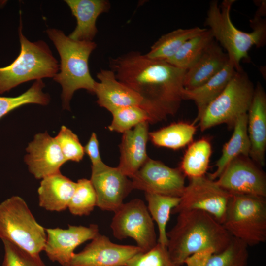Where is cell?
Returning a JSON list of instances; mask_svg holds the SVG:
<instances>
[{
    "instance_id": "cell-1",
    "label": "cell",
    "mask_w": 266,
    "mask_h": 266,
    "mask_svg": "<svg viewBox=\"0 0 266 266\" xmlns=\"http://www.w3.org/2000/svg\"><path fill=\"white\" fill-rule=\"evenodd\" d=\"M110 69L116 78L138 94L152 123L166 119L178 110L183 99L186 70L166 61L132 51L111 58Z\"/></svg>"
},
{
    "instance_id": "cell-2",
    "label": "cell",
    "mask_w": 266,
    "mask_h": 266,
    "mask_svg": "<svg viewBox=\"0 0 266 266\" xmlns=\"http://www.w3.org/2000/svg\"><path fill=\"white\" fill-rule=\"evenodd\" d=\"M175 225L166 233L170 257L182 266L192 254L205 250L222 252L233 237L222 224L209 214L200 210L179 212Z\"/></svg>"
},
{
    "instance_id": "cell-3",
    "label": "cell",
    "mask_w": 266,
    "mask_h": 266,
    "mask_svg": "<svg viewBox=\"0 0 266 266\" xmlns=\"http://www.w3.org/2000/svg\"><path fill=\"white\" fill-rule=\"evenodd\" d=\"M46 33L61 59L60 71L53 79L62 86L63 108L69 110L70 101L76 90L85 89L94 94L96 81L91 75L88 61L97 44L94 41L72 39L58 29H48Z\"/></svg>"
},
{
    "instance_id": "cell-4",
    "label": "cell",
    "mask_w": 266,
    "mask_h": 266,
    "mask_svg": "<svg viewBox=\"0 0 266 266\" xmlns=\"http://www.w3.org/2000/svg\"><path fill=\"white\" fill-rule=\"evenodd\" d=\"M235 0H225L219 6L216 0L211 1L207 14L206 24L214 38L226 50L229 59L236 71L242 69L240 62L248 59V52L253 46L264 45L266 37V22L256 15L251 22L253 31L246 33L238 29L233 23L230 11Z\"/></svg>"
},
{
    "instance_id": "cell-5",
    "label": "cell",
    "mask_w": 266,
    "mask_h": 266,
    "mask_svg": "<svg viewBox=\"0 0 266 266\" xmlns=\"http://www.w3.org/2000/svg\"><path fill=\"white\" fill-rule=\"evenodd\" d=\"M18 30L20 52L11 64L0 67V94L29 81L53 78L59 70L58 62L46 42H33L23 35L21 18Z\"/></svg>"
},
{
    "instance_id": "cell-6",
    "label": "cell",
    "mask_w": 266,
    "mask_h": 266,
    "mask_svg": "<svg viewBox=\"0 0 266 266\" xmlns=\"http://www.w3.org/2000/svg\"><path fill=\"white\" fill-rule=\"evenodd\" d=\"M47 234L32 213L26 201L18 196L0 203V238L28 253L40 256Z\"/></svg>"
},
{
    "instance_id": "cell-7",
    "label": "cell",
    "mask_w": 266,
    "mask_h": 266,
    "mask_svg": "<svg viewBox=\"0 0 266 266\" xmlns=\"http://www.w3.org/2000/svg\"><path fill=\"white\" fill-rule=\"evenodd\" d=\"M231 235L248 247L266 241V198L232 195L222 223Z\"/></svg>"
},
{
    "instance_id": "cell-8",
    "label": "cell",
    "mask_w": 266,
    "mask_h": 266,
    "mask_svg": "<svg viewBox=\"0 0 266 266\" xmlns=\"http://www.w3.org/2000/svg\"><path fill=\"white\" fill-rule=\"evenodd\" d=\"M254 89L242 69L236 71L223 91L204 111L199 121L200 130L222 124L233 128L237 118L248 113Z\"/></svg>"
},
{
    "instance_id": "cell-9",
    "label": "cell",
    "mask_w": 266,
    "mask_h": 266,
    "mask_svg": "<svg viewBox=\"0 0 266 266\" xmlns=\"http://www.w3.org/2000/svg\"><path fill=\"white\" fill-rule=\"evenodd\" d=\"M110 227L115 238H132L143 252L158 243L153 220L147 205L140 199L123 203L114 212Z\"/></svg>"
},
{
    "instance_id": "cell-10",
    "label": "cell",
    "mask_w": 266,
    "mask_h": 266,
    "mask_svg": "<svg viewBox=\"0 0 266 266\" xmlns=\"http://www.w3.org/2000/svg\"><path fill=\"white\" fill-rule=\"evenodd\" d=\"M232 194L217 184L215 180L203 176L190 178L180 197L178 205L171 211L176 214L183 211L205 212L222 224Z\"/></svg>"
},
{
    "instance_id": "cell-11",
    "label": "cell",
    "mask_w": 266,
    "mask_h": 266,
    "mask_svg": "<svg viewBox=\"0 0 266 266\" xmlns=\"http://www.w3.org/2000/svg\"><path fill=\"white\" fill-rule=\"evenodd\" d=\"M215 180L232 195L266 198L265 173L249 156H240L233 159Z\"/></svg>"
},
{
    "instance_id": "cell-12",
    "label": "cell",
    "mask_w": 266,
    "mask_h": 266,
    "mask_svg": "<svg viewBox=\"0 0 266 266\" xmlns=\"http://www.w3.org/2000/svg\"><path fill=\"white\" fill-rule=\"evenodd\" d=\"M185 178L180 167L172 168L148 158L131 178V181L133 189L181 197L186 186Z\"/></svg>"
},
{
    "instance_id": "cell-13",
    "label": "cell",
    "mask_w": 266,
    "mask_h": 266,
    "mask_svg": "<svg viewBox=\"0 0 266 266\" xmlns=\"http://www.w3.org/2000/svg\"><path fill=\"white\" fill-rule=\"evenodd\" d=\"M90 179L97 196V206L104 211L115 212L133 190L131 180L118 168L103 163L91 166Z\"/></svg>"
},
{
    "instance_id": "cell-14",
    "label": "cell",
    "mask_w": 266,
    "mask_h": 266,
    "mask_svg": "<svg viewBox=\"0 0 266 266\" xmlns=\"http://www.w3.org/2000/svg\"><path fill=\"white\" fill-rule=\"evenodd\" d=\"M143 252L137 246L113 243L100 233L80 252L74 253L69 266H122Z\"/></svg>"
},
{
    "instance_id": "cell-15",
    "label": "cell",
    "mask_w": 266,
    "mask_h": 266,
    "mask_svg": "<svg viewBox=\"0 0 266 266\" xmlns=\"http://www.w3.org/2000/svg\"><path fill=\"white\" fill-rule=\"evenodd\" d=\"M47 234L44 248L48 258L62 266H69L75 249L80 245L93 239L99 233L98 226L68 225L67 229H45Z\"/></svg>"
},
{
    "instance_id": "cell-16",
    "label": "cell",
    "mask_w": 266,
    "mask_h": 266,
    "mask_svg": "<svg viewBox=\"0 0 266 266\" xmlns=\"http://www.w3.org/2000/svg\"><path fill=\"white\" fill-rule=\"evenodd\" d=\"M26 150L25 162L30 172L38 179L60 172L66 162L55 137L47 132L35 134Z\"/></svg>"
},
{
    "instance_id": "cell-17",
    "label": "cell",
    "mask_w": 266,
    "mask_h": 266,
    "mask_svg": "<svg viewBox=\"0 0 266 266\" xmlns=\"http://www.w3.org/2000/svg\"><path fill=\"white\" fill-rule=\"evenodd\" d=\"M97 77L100 81H96L94 94L97 96L99 106L111 113L129 106H139L143 108L141 97L119 81L110 69H101Z\"/></svg>"
},
{
    "instance_id": "cell-18",
    "label": "cell",
    "mask_w": 266,
    "mask_h": 266,
    "mask_svg": "<svg viewBox=\"0 0 266 266\" xmlns=\"http://www.w3.org/2000/svg\"><path fill=\"white\" fill-rule=\"evenodd\" d=\"M247 132L250 142L249 157L263 166L266 149V95L260 83L254 89L247 113Z\"/></svg>"
},
{
    "instance_id": "cell-19",
    "label": "cell",
    "mask_w": 266,
    "mask_h": 266,
    "mask_svg": "<svg viewBox=\"0 0 266 266\" xmlns=\"http://www.w3.org/2000/svg\"><path fill=\"white\" fill-rule=\"evenodd\" d=\"M148 124V122H142L123 133L117 167L128 178H131L149 158L146 151Z\"/></svg>"
},
{
    "instance_id": "cell-20",
    "label": "cell",
    "mask_w": 266,
    "mask_h": 266,
    "mask_svg": "<svg viewBox=\"0 0 266 266\" xmlns=\"http://www.w3.org/2000/svg\"><path fill=\"white\" fill-rule=\"evenodd\" d=\"M65 2L77 20L76 26L68 37L75 40L93 41L98 32L97 20L100 14L109 11V1L106 0H66Z\"/></svg>"
},
{
    "instance_id": "cell-21",
    "label": "cell",
    "mask_w": 266,
    "mask_h": 266,
    "mask_svg": "<svg viewBox=\"0 0 266 266\" xmlns=\"http://www.w3.org/2000/svg\"><path fill=\"white\" fill-rule=\"evenodd\" d=\"M229 57L214 40L185 72L183 87L187 90L197 88L219 72L229 61Z\"/></svg>"
},
{
    "instance_id": "cell-22",
    "label": "cell",
    "mask_w": 266,
    "mask_h": 266,
    "mask_svg": "<svg viewBox=\"0 0 266 266\" xmlns=\"http://www.w3.org/2000/svg\"><path fill=\"white\" fill-rule=\"evenodd\" d=\"M76 184L60 172L43 178L38 189L39 205L50 211L66 210L74 193Z\"/></svg>"
},
{
    "instance_id": "cell-23",
    "label": "cell",
    "mask_w": 266,
    "mask_h": 266,
    "mask_svg": "<svg viewBox=\"0 0 266 266\" xmlns=\"http://www.w3.org/2000/svg\"><path fill=\"white\" fill-rule=\"evenodd\" d=\"M233 62L229 61L216 75L202 85L191 90L184 89L183 100L194 102L197 108L196 121H199L207 106L223 91L236 71Z\"/></svg>"
},
{
    "instance_id": "cell-24",
    "label": "cell",
    "mask_w": 266,
    "mask_h": 266,
    "mask_svg": "<svg viewBox=\"0 0 266 266\" xmlns=\"http://www.w3.org/2000/svg\"><path fill=\"white\" fill-rule=\"evenodd\" d=\"M233 129L231 137L224 145L222 155L216 162V170L208 176L212 180H216L233 159L240 156H249L250 142L247 132V113L237 118Z\"/></svg>"
},
{
    "instance_id": "cell-25",
    "label": "cell",
    "mask_w": 266,
    "mask_h": 266,
    "mask_svg": "<svg viewBox=\"0 0 266 266\" xmlns=\"http://www.w3.org/2000/svg\"><path fill=\"white\" fill-rule=\"evenodd\" d=\"M206 29L199 27L178 29L165 34L152 45L145 56L151 59L166 61L173 57L187 40Z\"/></svg>"
},
{
    "instance_id": "cell-26",
    "label": "cell",
    "mask_w": 266,
    "mask_h": 266,
    "mask_svg": "<svg viewBox=\"0 0 266 266\" xmlns=\"http://www.w3.org/2000/svg\"><path fill=\"white\" fill-rule=\"evenodd\" d=\"M196 131L194 123L180 121L149 132V138L156 146L177 150L191 143Z\"/></svg>"
},
{
    "instance_id": "cell-27",
    "label": "cell",
    "mask_w": 266,
    "mask_h": 266,
    "mask_svg": "<svg viewBox=\"0 0 266 266\" xmlns=\"http://www.w3.org/2000/svg\"><path fill=\"white\" fill-rule=\"evenodd\" d=\"M145 196L148 210L158 226L159 236L157 242L167 246L166 225L172 209L179 203L180 197L149 193H145Z\"/></svg>"
},
{
    "instance_id": "cell-28",
    "label": "cell",
    "mask_w": 266,
    "mask_h": 266,
    "mask_svg": "<svg viewBox=\"0 0 266 266\" xmlns=\"http://www.w3.org/2000/svg\"><path fill=\"white\" fill-rule=\"evenodd\" d=\"M212 152L209 141L202 138L191 144L183 158L180 169L189 178L205 176Z\"/></svg>"
},
{
    "instance_id": "cell-29",
    "label": "cell",
    "mask_w": 266,
    "mask_h": 266,
    "mask_svg": "<svg viewBox=\"0 0 266 266\" xmlns=\"http://www.w3.org/2000/svg\"><path fill=\"white\" fill-rule=\"evenodd\" d=\"M214 40L209 29L187 40L171 58L166 61L169 64L187 70L199 58Z\"/></svg>"
},
{
    "instance_id": "cell-30",
    "label": "cell",
    "mask_w": 266,
    "mask_h": 266,
    "mask_svg": "<svg viewBox=\"0 0 266 266\" xmlns=\"http://www.w3.org/2000/svg\"><path fill=\"white\" fill-rule=\"evenodd\" d=\"M44 87L45 84L42 80H38L27 91L18 96L0 97V119L12 110L25 104L47 105L50 98L48 94L43 92Z\"/></svg>"
},
{
    "instance_id": "cell-31",
    "label": "cell",
    "mask_w": 266,
    "mask_h": 266,
    "mask_svg": "<svg viewBox=\"0 0 266 266\" xmlns=\"http://www.w3.org/2000/svg\"><path fill=\"white\" fill-rule=\"evenodd\" d=\"M67 208L75 216L89 215L97 206V196L90 180L79 179Z\"/></svg>"
},
{
    "instance_id": "cell-32",
    "label": "cell",
    "mask_w": 266,
    "mask_h": 266,
    "mask_svg": "<svg viewBox=\"0 0 266 266\" xmlns=\"http://www.w3.org/2000/svg\"><path fill=\"white\" fill-rule=\"evenodd\" d=\"M111 114L112 120L108 127L110 131L123 133L142 122L152 123L148 113L139 106L124 107L114 111Z\"/></svg>"
},
{
    "instance_id": "cell-33",
    "label": "cell",
    "mask_w": 266,
    "mask_h": 266,
    "mask_svg": "<svg viewBox=\"0 0 266 266\" xmlns=\"http://www.w3.org/2000/svg\"><path fill=\"white\" fill-rule=\"evenodd\" d=\"M248 259V246L233 237L228 247L212 254L204 266H246Z\"/></svg>"
},
{
    "instance_id": "cell-34",
    "label": "cell",
    "mask_w": 266,
    "mask_h": 266,
    "mask_svg": "<svg viewBox=\"0 0 266 266\" xmlns=\"http://www.w3.org/2000/svg\"><path fill=\"white\" fill-rule=\"evenodd\" d=\"M126 266H181L170 256L167 246L159 243L146 252H140L132 258Z\"/></svg>"
},
{
    "instance_id": "cell-35",
    "label": "cell",
    "mask_w": 266,
    "mask_h": 266,
    "mask_svg": "<svg viewBox=\"0 0 266 266\" xmlns=\"http://www.w3.org/2000/svg\"><path fill=\"white\" fill-rule=\"evenodd\" d=\"M66 162L72 161L79 162L84 155V147L76 134L71 130L62 126L55 137Z\"/></svg>"
},
{
    "instance_id": "cell-36",
    "label": "cell",
    "mask_w": 266,
    "mask_h": 266,
    "mask_svg": "<svg viewBox=\"0 0 266 266\" xmlns=\"http://www.w3.org/2000/svg\"><path fill=\"white\" fill-rule=\"evenodd\" d=\"M2 242L4 255L2 266H46L40 256L33 255L8 241Z\"/></svg>"
},
{
    "instance_id": "cell-37",
    "label": "cell",
    "mask_w": 266,
    "mask_h": 266,
    "mask_svg": "<svg viewBox=\"0 0 266 266\" xmlns=\"http://www.w3.org/2000/svg\"><path fill=\"white\" fill-rule=\"evenodd\" d=\"M83 147L84 153L91 160V166H98L104 163L100 155L99 141L95 133H92L89 141Z\"/></svg>"
},
{
    "instance_id": "cell-38",
    "label": "cell",
    "mask_w": 266,
    "mask_h": 266,
    "mask_svg": "<svg viewBox=\"0 0 266 266\" xmlns=\"http://www.w3.org/2000/svg\"><path fill=\"white\" fill-rule=\"evenodd\" d=\"M215 253L212 250H205L195 253L184 261L187 266H204L209 258Z\"/></svg>"
},
{
    "instance_id": "cell-39",
    "label": "cell",
    "mask_w": 266,
    "mask_h": 266,
    "mask_svg": "<svg viewBox=\"0 0 266 266\" xmlns=\"http://www.w3.org/2000/svg\"></svg>"
}]
</instances>
